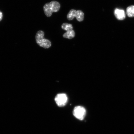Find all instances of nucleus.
<instances>
[{"label":"nucleus","instance_id":"f257e3e1","mask_svg":"<svg viewBox=\"0 0 134 134\" xmlns=\"http://www.w3.org/2000/svg\"><path fill=\"white\" fill-rule=\"evenodd\" d=\"M60 6V3L57 1H53L46 3L43 7L45 15L47 17L51 16L53 13L57 12L59 10Z\"/></svg>","mask_w":134,"mask_h":134},{"label":"nucleus","instance_id":"f03ea898","mask_svg":"<svg viewBox=\"0 0 134 134\" xmlns=\"http://www.w3.org/2000/svg\"><path fill=\"white\" fill-rule=\"evenodd\" d=\"M44 33L42 31H39L37 32L35 38L37 43L40 46L43 48H49L51 46V43L49 40L46 39L44 37Z\"/></svg>","mask_w":134,"mask_h":134},{"label":"nucleus","instance_id":"7ed1b4c3","mask_svg":"<svg viewBox=\"0 0 134 134\" xmlns=\"http://www.w3.org/2000/svg\"><path fill=\"white\" fill-rule=\"evenodd\" d=\"M84 14L82 11L80 10H78L77 11L74 9H72L70 11L67 15V19L69 20H72L75 17H76L77 20L79 21H83L84 19Z\"/></svg>","mask_w":134,"mask_h":134},{"label":"nucleus","instance_id":"20e7f679","mask_svg":"<svg viewBox=\"0 0 134 134\" xmlns=\"http://www.w3.org/2000/svg\"><path fill=\"white\" fill-rule=\"evenodd\" d=\"M61 27L62 29L66 31V32L63 35V38L71 39L75 37V32L73 30V27L71 24L66 23H63Z\"/></svg>","mask_w":134,"mask_h":134},{"label":"nucleus","instance_id":"39448f33","mask_svg":"<svg viewBox=\"0 0 134 134\" xmlns=\"http://www.w3.org/2000/svg\"><path fill=\"white\" fill-rule=\"evenodd\" d=\"M73 115L77 119L80 120H83L84 119L86 114V109L83 107L77 106L74 108L73 110Z\"/></svg>","mask_w":134,"mask_h":134},{"label":"nucleus","instance_id":"423d86ee","mask_svg":"<svg viewBox=\"0 0 134 134\" xmlns=\"http://www.w3.org/2000/svg\"><path fill=\"white\" fill-rule=\"evenodd\" d=\"M57 105L59 107L65 106L68 101V97L65 93H59L57 94L55 98Z\"/></svg>","mask_w":134,"mask_h":134},{"label":"nucleus","instance_id":"0eeeda50","mask_svg":"<svg viewBox=\"0 0 134 134\" xmlns=\"http://www.w3.org/2000/svg\"><path fill=\"white\" fill-rule=\"evenodd\" d=\"M115 15L117 19L122 20L125 19L126 14L123 10L116 8L114 11Z\"/></svg>","mask_w":134,"mask_h":134},{"label":"nucleus","instance_id":"6e6552de","mask_svg":"<svg viewBox=\"0 0 134 134\" xmlns=\"http://www.w3.org/2000/svg\"><path fill=\"white\" fill-rule=\"evenodd\" d=\"M126 14L129 17H134V5L130 6L127 8Z\"/></svg>","mask_w":134,"mask_h":134},{"label":"nucleus","instance_id":"1a4fd4ad","mask_svg":"<svg viewBox=\"0 0 134 134\" xmlns=\"http://www.w3.org/2000/svg\"><path fill=\"white\" fill-rule=\"evenodd\" d=\"M3 17V14L2 12L0 11V21L2 20Z\"/></svg>","mask_w":134,"mask_h":134}]
</instances>
